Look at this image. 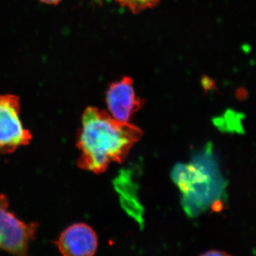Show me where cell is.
<instances>
[{
	"label": "cell",
	"mask_w": 256,
	"mask_h": 256,
	"mask_svg": "<svg viewBox=\"0 0 256 256\" xmlns=\"http://www.w3.org/2000/svg\"><path fill=\"white\" fill-rule=\"evenodd\" d=\"M142 136L139 128L117 120L97 108H88L77 138L78 166L100 174L112 162H122Z\"/></svg>",
	"instance_id": "1"
},
{
	"label": "cell",
	"mask_w": 256,
	"mask_h": 256,
	"mask_svg": "<svg viewBox=\"0 0 256 256\" xmlns=\"http://www.w3.org/2000/svg\"><path fill=\"white\" fill-rule=\"evenodd\" d=\"M210 144L190 164L175 165L172 178L182 193V206L190 217H196L212 206H222L226 183L214 159Z\"/></svg>",
	"instance_id": "2"
},
{
	"label": "cell",
	"mask_w": 256,
	"mask_h": 256,
	"mask_svg": "<svg viewBox=\"0 0 256 256\" xmlns=\"http://www.w3.org/2000/svg\"><path fill=\"white\" fill-rule=\"evenodd\" d=\"M20 98L16 96H0V153H10L32 140L20 118Z\"/></svg>",
	"instance_id": "3"
},
{
	"label": "cell",
	"mask_w": 256,
	"mask_h": 256,
	"mask_svg": "<svg viewBox=\"0 0 256 256\" xmlns=\"http://www.w3.org/2000/svg\"><path fill=\"white\" fill-rule=\"evenodd\" d=\"M8 198L0 195V249L16 255H25L34 238L36 225L26 224L8 212Z\"/></svg>",
	"instance_id": "4"
},
{
	"label": "cell",
	"mask_w": 256,
	"mask_h": 256,
	"mask_svg": "<svg viewBox=\"0 0 256 256\" xmlns=\"http://www.w3.org/2000/svg\"><path fill=\"white\" fill-rule=\"evenodd\" d=\"M106 102L112 118L124 122H128L142 106V100L136 96L132 78L128 76L109 86Z\"/></svg>",
	"instance_id": "5"
},
{
	"label": "cell",
	"mask_w": 256,
	"mask_h": 256,
	"mask_svg": "<svg viewBox=\"0 0 256 256\" xmlns=\"http://www.w3.org/2000/svg\"><path fill=\"white\" fill-rule=\"evenodd\" d=\"M56 244L64 256H90L97 249L98 238L87 224H76L64 230Z\"/></svg>",
	"instance_id": "6"
},
{
	"label": "cell",
	"mask_w": 256,
	"mask_h": 256,
	"mask_svg": "<svg viewBox=\"0 0 256 256\" xmlns=\"http://www.w3.org/2000/svg\"><path fill=\"white\" fill-rule=\"evenodd\" d=\"M114 186L120 196L127 198H138L139 186L132 180L131 171L129 170H121L117 178L114 180Z\"/></svg>",
	"instance_id": "7"
},
{
	"label": "cell",
	"mask_w": 256,
	"mask_h": 256,
	"mask_svg": "<svg viewBox=\"0 0 256 256\" xmlns=\"http://www.w3.org/2000/svg\"><path fill=\"white\" fill-rule=\"evenodd\" d=\"M120 203L127 214L137 222L141 228L144 227V208L138 198L120 196Z\"/></svg>",
	"instance_id": "8"
},
{
	"label": "cell",
	"mask_w": 256,
	"mask_h": 256,
	"mask_svg": "<svg viewBox=\"0 0 256 256\" xmlns=\"http://www.w3.org/2000/svg\"><path fill=\"white\" fill-rule=\"evenodd\" d=\"M121 6L128 8L134 13L140 12L159 4L160 0H114Z\"/></svg>",
	"instance_id": "9"
},
{
	"label": "cell",
	"mask_w": 256,
	"mask_h": 256,
	"mask_svg": "<svg viewBox=\"0 0 256 256\" xmlns=\"http://www.w3.org/2000/svg\"><path fill=\"white\" fill-rule=\"evenodd\" d=\"M228 255V254H226V252H220V250H210V252H205V254H203V256H227Z\"/></svg>",
	"instance_id": "10"
},
{
	"label": "cell",
	"mask_w": 256,
	"mask_h": 256,
	"mask_svg": "<svg viewBox=\"0 0 256 256\" xmlns=\"http://www.w3.org/2000/svg\"><path fill=\"white\" fill-rule=\"evenodd\" d=\"M42 2L46 3L48 4H58L62 0H40Z\"/></svg>",
	"instance_id": "11"
}]
</instances>
